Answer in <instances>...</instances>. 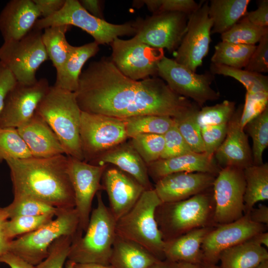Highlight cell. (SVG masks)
Segmentation results:
<instances>
[{
    "instance_id": "1",
    "label": "cell",
    "mask_w": 268,
    "mask_h": 268,
    "mask_svg": "<svg viewBox=\"0 0 268 268\" xmlns=\"http://www.w3.org/2000/svg\"><path fill=\"white\" fill-rule=\"evenodd\" d=\"M74 93L81 111L123 119L144 115L176 118L198 106L157 76L131 79L106 57L81 72Z\"/></svg>"
},
{
    "instance_id": "2",
    "label": "cell",
    "mask_w": 268,
    "mask_h": 268,
    "mask_svg": "<svg viewBox=\"0 0 268 268\" xmlns=\"http://www.w3.org/2000/svg\"><path fill=\"white\" fill-rule=\"evenodd\" d=\"M13 197H27L60 209L75 208L74 196L68 175V156L8 158Z\"/></svg>"
},
{
    "instance_id": "3",
    "label": "cell",
    "mask_w": 268,
    "mask_h": 268,
    "mask_svg": "<svg viewBox=\"0 0 268 268\" xmlns=\"http://www.w3.org/2000/svg\"><path fill=\"white\" fill-rule=\"evenodd\" d=\"M36 112L56 134L65 154L84 160L80 138L81 111L75 93L50 86Z\"/></svg>"
},
{
    "instance_id": "4",
    "label": "cell",
    "mask_w": 268,
    "mask_h": 268,
    "mask_svg": "<svg viewBox=\"0 0 268 268\" xmlns=\"http://www.w3.org/2000/svg\"><path fill=\"white\" fill-rule=\"evenodd\" d=\"M214 206L212 187L184 200L162 202L157 207L155 216L163 241L195 229L216 226Z\"/></svg>"
},
{
    "instance_id": "5",
    "label": "cell",
    "mask_w": 268,
    "mask_h": 268,
    "mask_svg": "<svg viewBox=\"0 0 268 268\" xmlns=\"http://www.w3.org/2000/svg\"><path fill=\"white\" fill-rule=\"evenodd\" d=\"M97 206L92 210L84 234L73 238L67 260L77 264L109 265L116 236V220L107 206L100 192Z\"/></svg>"
},
{
    "instance_id": "6",
    "label": "cell",
    "mask_w": 268,
    "mask_h": 268,
    "mask_svg": "<svg viewBox=\"0 0 268 268\" xmlns=\"http://www.w3.org/2000/svg\"><path fill=\"white\" fill-rule=\"evenodd\" d=\"M162 203L154 188L145 190L134 206L116 221V235L134 242L159 260H165L164 241L155 212Z\"/></svg>"
},
{
    "instance_id": "7",
    "label": "cell",
    "mask_w": 268,
    "mask_h": 268,
    "mask_svg": "<svg viewBox=\"0 0 268 268\" xmlns=\"http://www.w3.org/2000/svg\"><path fill=\"white\" fill-rule=\"evenodd\" d=\"M58 25L77 27L90 34L99 45L111 44L119 36H134L136 32L135 21L122 24L109 23L90 14L77 0H66L60 10L50 17L39 19L34 28L42 31Z\"/></svg>"
},
{
    "instance_id": "8",
    "label": "cell",
    "mask_w": 268,
    "mask_h": 268,
    "mask_svg": "<svg viewBox=\"0 0 268 268\" xmlns=\"http://www.w3.org/2000/svg\"><path fill=\"white\" fill-rule=\"evenodd\" d=\"M48 223L39 229L12 240L8 251L36 266L48 256L51 244L64 236H75L79 224L75 209H61Z\"/></svg>"
},
{
    "instance_id": "9",
    "label": "cell",
    "mask_w": 268,
    "mask_h": 268,
    "mask_svg": "<svg viewBox=\"0 0 268 268\" xmlns=\"http://www.w3.org/2000/svg\"><path fill=\"white\" fill-rule=\"evenodd\" d=\"M42 34L41 30L34 28L21 39L3 42L0 47V61L17 82L28 85L35 83L37 70L49 59Z\"/></svg>"
},
{
    "instance_id": "10",
    "label": "cell",
    "mask_w": 268,
    "mask_h": 268,
    "mask_svg": "<svg viewBox=\"0 0 268 268\" xmlns=\"http://www.w3.org/2000/svg\"><path fill=\"white\" fill-rule=\"evenodd\" d=\"M127 138L124 119L81 111L80 138L85 162L92 163Z\"/></svg>"
},
{
    "instance_id": "11",
    "label": "cell",
    "mask_w": 268,
    "mask_h": 268,
    "mask_svg": "<svg viewBox=\"0 0 268 268\" xmlns=\"http://www.w3.org/2000/svg\"><path fill=\"white\" fill-rule=\"evenodd\" d=\"M110 45L111 60L126 76L140 80L157 75L158 64L165 56L163 49L151 47L134 36L128 40L117 38Z\"/></svg>"
},
{
    "instance_id": "12",
    "label": "cell",
    "mask_w": 268,
    "mask_h": 268,
    "mask_svg": "<svg viewBox=\"0 0 268 268\" xmlns=\"http://www.w3.org/2000/svg\"><path fill=\"white\" fill-rule=\"evenodd\" d=\"M157 75L176 93L192 99L199 107L220 97L211 87L214 75L210 72L198 74L165 56L158 64Z\"/></svg>"
},
{
    "instance_id": "13",
    "label": "cell",
    "mask_w": 268,
    "mask_h": 268,
    "mask_svg": "<svg viewBox=\"0 0 268 268\" xmlns=\"http://www.w3.org/2000/svg\"><path fill=\"white\" fill-rule=\"evenodd\" d=\"M245 186L243 169H220L212 185L216 226L235 221L244 215Z\"/></svg>"
},
{
    "instance_id": "14",
    "label": "cell",
    "mask_w": 268,
    "mask_h": 268,
    "mask_svg": "<svg viewBox=\"0 0 268 268\" xmlns=\"http://www.w3.org/2000/svg\"><path fill=\"white\" fill-rule=\"evenodd\" d=\"M212 27L208 2H201L199 7L188 16L187 31L175 51V61L196 72L208 54Z\"/></svg>"
},
{
    "instance_id": "15",
    "label": "cell",
    "mask_w": 268,
    "mask_h": 268,
    "mask_svg": "<svg viewBox=\"0 0 268 268\" xmlns=\"http://www.w3.org/2000/svg\"><path fill=\"white\" fill-rule=\"evenodd\" d=\"M188 16L183 13L165 12L137 19L134 36L140 42L156 49L175 52L187 31Z\"/></svg>"
},
{
    "instance_id": "16",
    "label": "cell",
    "mask_w": 268,
    "mask_h": 268,
    "mask_svg": "<svg viewBox=\"0 0 268 268\" xmlns=\"http://www.w3.org/2000/svg\"><path fill=\"white\" fill-rule=\"evenodd\" d=\"M105 169L106 165L92 164L68 156L67 172L79 219L77 235H82L86 230L93 198L99 191L103 189L100 182Z\"/></svg>"
},
{
    "instance_id": "17",
    "label": "cell",
    "mask_w": 268,
    "mask_h": 268,
    "mask_svg": "<svg viewBox=\"0 0 268 268\" xmlns=\"http://www.w3.org/2000/svg\"><path fill=\"white\" fill-rule=\"evenodd\" d=\"M50 86L41 78L32 84L17 82L8 92L0 115V127L17 128L35 113Z\"/></svg>"
},
{
    "instance_id": "18",
    "label": "cell",
    "mask_w": 268,
    "mask_h": 268,
    "mask_svg": "<svg viewBox=\"0 0 268 268\" xmlns=\"http://www.w3.org/2000/svg\"><path fill=\"white\" fill-rule=\"evenodd\" d=\"M268 226L252 222L247 214L228 223L214 227L206 235L201 245L203 262L216 264L222 251L250 239L266 231Z\"/></svg>"
},
{
    "instance_id": "19",
    "label": "cell",
    "mask_w": 268,
    "mask_h": 268,
    "mask_svg": "<svg viewBox=\"0 0 268 268\" xmlns=\"http://www.w3.org/2000/svg\"><path fill=\"white\" fill-rule=\"evenodd\" d=\"M102 177V186L108 196V207L117 221L134 206L146 190L134 179L119 169H105Z\"/></svg>"
},
{
    "instance_id": "20",
    "label": "cell",
    "mask_w": 268,
    "mask_h": 268,
    "mask_svg": "<svg viewBox=\"0 0 268 268\" xmlns=\"http://www.w3.org/2000/svg\"><path fill=\"white\" fill-rule=\"evenodd\" d=\"M215 176L201 172H178L167 175L153 187L162 202L187 199L212 187Z\"/></svg>"
},
{
    "instance_id": "21",
    "label": "cell",
    "mask_w": 268,
    "mask_h": 268,
    "mask_svg": "<svg viewBox=\"0 0 268 268\" xmlns=\"http://www.w3.org/2000/svg\"><path fill=\"white\" fill-rule=\"evenodd\" d=\"M241 111H235L228 123L225 137L213 155L221 168L233 167L243 170L253 164L248 137L240 123Z\"/></svg>"
},
{
    "instance_id": "22",
    "label": "cell",
    "mask_w": 268,
    "mask_h": 268,
    "mask_svg": "<svg viewBox=\"0 0 268 268\" xmlns=\"http://www.w3.org/2000/svg\"><path fill=\"white\" fill-rule=\"evenodd\" d=\"M40 13L33 0H11L0 12V32L4 42L21 39L34 28Z\"/></svg>"
},
{
    "instance_id": "23",
    "label": "cell",
    "mask_w": 268,
    "mask_h": 268,
    "mask_svg": "<svg viewBox=\"0 0 268 268\" xmlns=\"http://www.w3.org/2000/svg\"><path fill=\"white\" fill-rule=\"evenodd\" d=\"M17 129L33 157L49 158L65 154L56 134L36 112Z\"/></svg>"
},
{
    "instance_id": "24",
    "label": "cell",
    "mask_w": 268,
    "mask_h": 268,
    "mask_svg": "<svg viewBox=\"0 0 268 268\" xmlns=\"http://www.w3.org/2000/svg\"><path fill=\"white\" fill-rule=\"evenodd\" d=\"M147 167L149 177L155 182L167 175L178 172H201L216 176L221 169L213 156L194 152L173 158L160 159Z\"/></svg>"
},
{
    "instance_id": "25",
    "label": "cell",
    "mask_w": 268,
    "mask_h": 268,
    "mask_svg": "<svg viewBox=\"0 0 268 268\" xmlns=\"http://www.w3.org/2000/svg\"><path fill=\"white\" fill-rule=\"evenodd\" d=\"M106 165L112 164L119 170L129 175L144 189H153L150 181L145 163L130 144H123L104 152L90 164Z\"/></svg>"
},
{
    "instance_id": "26",
    "label": "cell",
    "mask_w": 268,
    "mask_h": 268,
    "mask_svg": "<svg viewBox=\"0 0 268 268\" xmlns=\"http://www.w3.org/2000/svg\"><path fill=\"white\" fill-rule=\"evenodd\" d=\"M213 227L195 229L164 242L165 259L177 263L185 262L201 265L203 262L201 245L206 235Z\"/></svg>"
},
{
    "instance_id": "27",
    "label": "cell",
    "mask_w": 268,
    "mask_h": 268,
    "mask_svg": "<svg viewBox=\"0 0 268 268\" xmlns=\"http://www.w3.org/2000/svg\"><path fill=\"white\" fill-rule=\"evenodd\" d=\"M94 41L80 46H72L69 55L62 68L56 72L54 86L71 92L77 89L79 76L85 63L99 50Z\"/></svg>"
},
{
    "instance_id": "28",
    "label": "cell",
    "mask_w": 268,
    "mask_h": 268,
    "mask_svg": "<svg viewBox=\"0 0 268 268\" xmlns=\"http://www.w3.org/2000/svg\"><path fill=\"white\" fill-rule=\"evenodd\" d=\"M158 261L140 245L116 235L109 265L111 268H148Z\"/></svg>"
},
{
    "instance_id": "29",
    "label": "cell",
    "mask_w": 268,
    "mask_h": 268,
    "mask_svg": "<svg viewBox=\"0 0 268 268\" xmlns=\"http://www.w3.org/2000/svg\"><path fill=\"white\" fill-rule=\"evenodd\" d=\"M268 260V251L250 239L227 248L219 256L220 268H256Z\"/></svg>"
},
{
    "instance_id": "30",
    "label": "cell",
    "mask_w": 268,
    "mask_h": 268,
    "mask_svg": "<svg viewBox=\"0 0 268 268\" xmlns=\"http://www.w3.org/2000/svg\"><path fill=\"white\" fill-rule=\"evenodd\" d=\"M250 0H211L208 15L212 20L211 34L225 32L247 13Z\"/></svg>"
},
{
    "instance_id": "31",
    "label": "cell",
    "mask_w": 268,
    "mask_h": 268,
    "mask_svg": "<svg viewBox=\"0 0 268 268\" xmlns=\"http://www.w3.org/2000/svg\"><path fill=\"white\" fill-rule=\"evenodd\" d=\"M246 183L244 196V214L256 203L268 200V164H253L243 169Z\"/></svg>"
},
{
    "instance_id": "32",
    "label": "cell",
    "mask_w": 268,
    "mask_h": 268,
    "mask_svg": "<svg viewBox=\"0 0 268 268\" xmlns=\"http://www.w3.org/2000/svg\"><path fill=\"white\" fill-rule=\"evenodd\" d=\"M67 25L53 26L44 29L42 40L48 58L58 71L67 60L72 45L67 40L66 34L69 29Z\"/></svg>"
},
{
    "instance_id": "33",
    "label": "cell",
    "mask_w": 268,
    "mask_h": 268,
    "mask_svg": "<svg viewBox=\"0 0 268 268\" xmlns=\"http://www.w3.org/2000/svg\"><path fill=\"white\" fill-rule=\"evenodd\" d=\"M128 137L142 134H164L175 125L169 116L153 115H139L124 119Z\"/></svg>"
},
{
    "instance_id": "34",
    "label": "cell",
    "mask_w": 268,
    "mask_h": 268,
    "mask_svg": "<svg viewBox=\"0 0 268 268\" xmlns=\"http://www.w3.org/2000/svg\"><path fill=\"white\" fill-rule=\"evenodd\" d=\"M256 48L255 45L238 44L221 41L214 46L211 63L227 67L243 68Z\"/></svg>"
},
{
    "instance_id": "35",
    "label": "cell",
    "mask_w": 268,
    "mask_h": 268,
    "mask_svg": "<svg viewBox=\"0 0 268 268\" xmlns=\"http://www.w3.org/2000/svg\"><path fill=\"white\" fill-rule=\"evenodd\" d=\"M210 72L236 79L245 87L247 93H268V77L263 74L212 63Z\"/></svg>"
},
{
    "instance_id": "36",
    "label": "cell",
    "mask_w": 268,
    "mask_h": 268,
    "mask_svg": "<svg viewBox=\"0 0 268 268\" xmlns=\"http://www.w3.org/2000/svg\"><path fill=\"white\" fill-rule=\"evenodd\" d=\"M253 142V164L263 163V154L268 146V107L245 127Z\"/></svg>"
},
{
    "instance_id": "37",
    "label": "cell",
    "mask_w": 268,
    "mask_h": 268,
    "mask_svg": "<svg viewBox=\"0 0 268 268\" xmlns=\"http://www.w3.org/2000/svg\"><path fill=\"white\" fill-rule=\"evenodd\" d=\"M268 33V27H259L250 22L244 16L228 31L221 34L222 41L255 45Z\"/></svg>"
},
{
    "instance_id": "38",
    "label": "cell",
    "mask_w": 268,
    "mask_h": 268,
    "mask_svg": "<svg viewBox=\"0 0 268 268\" xmlns=\"http://www.w3.org/2000/svg\"><path fill=\"white\" fill-rule=\"evenodd\" d=\"M33 157L17 129L0 127V163L8 158L25 159Z\"/></svg>"
},
{
    "instance_id": "39",
    "label": "cell",
    "mask_w": 268,
    "mask_h": 268,
    "mask_svg": "<svg viewBox=\"0 0 268 268\" xmlns=\"http://www.w3.org/2000/svg\"><path fill=\"white\" fill-rule=\"evenodd\" d=\"M8 218L21 216H39L53 214L61 210L41 200L27 197H13L12 201L4 207Z\"/></svg>"
},
{
    "instance_id": "40",
    "label": "cell",
    "mask_w": 268,
    "mask_h": 268,
    "mask_svg": "<svg viewBox=\"0 0 268 268\" xmlns=\"http://www.w3.org/2000/svg\"><path fill=\"white\" fill-rule=\"evenodd\" d=\"M199 107L174 118L176 126L191 150L196 153H204L201 128L197 121Z\"/></svg>"
},
{
    "instance_id": "41",
    "label": "cell",
    "mask_w": 268,
    "mask_h": 268,
    "mask_svg": "<svg viewBox=\"0 0 268 268\" xmlns=\"http://www.w3.org/2000/svg\"><path fill=\"white\" fill-rule=\"evenodd\" d=\"M131 138L130 144L146 165L160 159L164 148L163 135L142 134Z\"/></svg>"
},
{
    "instance_id": "42",
    "label": "cell",
    "mask_w": 268,
    "mask_h": 268,
    "mask_svg": "<svg viewBox=\"0 0 268 268\" xmlns=\"http://www.w3.org/2000/svg\"><path fill=\"white\" fill-rule=\"evenodd\" d=\"M235 112V103L227 100L213 106H203L197 112L201 128L228 123Z\"/></svg>"
},
{
    "instance_id": "43",
    "label": "cell",
    "mask_w": 268,
    "mask_h": 268,
    "mask_svg": "<svg viewBox=\"0 0 268 268\" xmlns=\"http://www.w3.org/2000/svg\"><path fill=\"white\" fill-rule=\"evenodd\" d=\"M55 214L39 216H17L10 218L6 223V233L10 241L17 236L33 232L52 221Z\"/></svg>"
},
{
    "instance_id": "44",
    "label": "cell",
    "mask_w": 268,
    "mask_h": 268,
    "mask_svg": "<svg viewBox=\"0 0 268 268\" xmlns=\"http://www.w3.org/2000/svg\"><path fill=\"white\" fill-rule=\"evenodd\" d=\"M74 236H64L56 239L50 246L47 257L34 268H63Z\"/></svg>"
},
{
    "instance_id": "45",
    "label": "cell",
    "mask_w": 268,
    "mask_h": 268,
    "mask_svg": "<svg viewBox=\"0 0 268 268\" xmlns=\"http://www.w3.org/2000/svg\"><path fill=\"white\" fill-rule=\"evenodd\" d=\"M153 14L165 12H181L191 14L199 6L193 0H146L140 1Z\"/></svg>"
},
{
    "instance_id": "46",
    "label": "cell",
    "mask_w": 268,
    "mask_h": 268,
    "mask_svg": "<svg viewBox=\"0 0 268 268\" xmlns=\"http://www.w3.org/2000/svg\"><path fill=\"white\" fill-rule=\"evenodd\" d=\"M268 107V93H246L245 103L240 119L241 127L245 126Z\"/></svg>"
},
{
    "instance_id": "47",
    "label": "cell",
    "mask_w": 268,
    "mask_h": 268,
    "mask_svg": "<svg viewBox=\"0 0 268 268\" xmlns=\"http://www.w3.org/2000/svg\"><path fill=\"white\" fill-rule=\"evenodd\" d=\"M163 135L164 148L160 159L173 158L193 152L180 134L176 124Z\"/></svg>"
},
{
    "instance_id": "48",
    "label": "cell",
    "mask_w": 268,
    "mask_h": 268,
    "mask_svg": "<svg viewBox=\"0 0 268 268\" xmlns=\"http://www.w3.org/2000/svg\"><path fill=\"white\" fill-rule=\"evenodd\" d=\"M228 123L208 126L201 129V139L205 153L213 156L215 152L225 137Z\"/></svg>"
},
{
    "instance_id": "49",
    "label": "cell",
    "mask_w": 268,
    "mask_h": 268,
    "mask_svg": "<svg viewBox=\"0 0 268 268\" xmlns=\"http://www.w3.org/2000/svg\"><path fill=\"white\" fill-rule=\"evenodd\" d=\"M244 69L261 74L268 72V33L259 42Z\"/></svg>"
},
{
    "instance_id": "50",
    "label": "cell",
    "mask_w": 268,
    "mask_h": 268,
    "mask_svg": "<svg viewBox=\"0 0 268 268\" xmlns=\"http://www.w3.org/2000/svg\"><path fill=\"white\" fill-rule=\"evenodd\" d=\"M16 83L17 81L12 73L0 61V115L8 92Z\"/></svg>"
},
{
    "instance_id": "51",
    "label": "cell",
    "mask_w": 268,
    "mask_h": 268,
    "mask_svg": "<svg viewBox=\"0 0 268 268\" xmlns=\"http://www.w3.org/2000/svg\"><path fill=\"white\" fill-rule=\"evenodd\" d=\"M245 17L252 24L259 27H268V0H261L257 9L247 12Z\"/></svg>"
},
{
    "instance_id": "52",
    "label": "cell",
    "mask_w": 268,
    "mask_h": 268,
    "mask_svg": "<svg viewBox=\"0 0 268 268\" xmlns=\"http://www.w3.org/2000/svg\"><path fill=\"white\" fill-rule=\"evenodd\" d=\"M37 6L40 16L47 18L60 10L66 0H33Z\"/></svg>"
},
{
    "instance_id": "53",
    "label": "cell",
    "mask_w": 268,
    "mask_h": 268,
    "mask_svg": "<svg viewBox=\"0 0 268 268\" xmlns=\"http://www.w3.org/2000/svg\"><path fill=\"white\" fill-rule=\"evenodd\" d=\"M8 215L4 207L0 206V255L8 251V246L11 242L6 233V223Z\"/></svg>"
},
{
    "instance_id": "54",
    "label": "cell",
    "mask_w": 268,
    "mask_h": 268,
    "mask_svg": "<svg viewBox=\"0 0 268 268\" xmlns=\"http://www.w3.org/2000/svg\"><path fill=\"white\" fill-rule=\"evenodd\" d=\"M0 263L6 264L10 268H34L35 267L8 251L0 255Z\"/></svg>"
},
{
    "instance_id": "55",
    "label": "cell",
    "mask_w": 268,
    "mask_h": 268,
    "mask_svg": "<svg viewBox=\"0 0 268 268\" xmlns=\"http://www.w3.org/2000/svg\"><path fill=\"white\" fill-rule=\"evenodd\" d=\"M246 214L252 222L268 226V207L267 205L260 204L258 207H254Z\"/></svg>"
},
{
    "instance_id": "56",
    "label": "cell",
    "mask_w": 268,
    "mask_h": 268,
    "mask_svg": "<svg viewBox=\"0 0 268 268\" xmlns=\"http://www.w3.org/2000/svg\"><path fill=\"white\" fill-rule=\"evenodd\" d=\"M79 2L81 5L90 14L98 17L103 19L101 3L98 0H80Z\"/></svg>"
},
{
    "instance_id": "57",
    "label": "cell",
    "mask_w": 268,
    "mask_h": 268,
    "mask_svg": "<svg viewBox=\"0 0 268 268\" xmlns=\"http://www.w3.org/2000/svg\"><path fill=\"white\" fill-rule=\"evenodd\" d=\"M250 240L259 245L268 247V232L266 231L255 235Z\"/></svg>"
},
{
    "instance_id": "58",
    "label": "cell",
    "mask_w": 268,
    "mask_h": 268,
    "mask_svg": "<svg viewBox=\"0 0 268 268\" xmlns=\"http://www.w3.org/2000/svg\"><path fill=\"white\" fill-rule=\"evenodd\" d=\"M148 268H178V264L177 263L165 259L158 261Z\"/></svg>"
},
{
    "instance_id": "59",
    "label": "cell",
    "mask_w": 268,
    "mask_h": 268,
    "mask_svg": "<svg viewBox=\"0 0 268 268\" xmlns=\"http://www.w3.org/2000/svg\"><path fill=\"white\" fill-rule=\"evenodd\" d=\"M73 268H111L109 265L98 264H77L75 263Z\"/></svg>"
},
{
    "instance_id": "60",
    "label": "cell",
    "mask_w": 268,
    "mask_h": 268,
    "mask_svg": "<svg viewBox=\"0 0 268 268\" xmlns=\"http://www.w3.org/2000/svg\"><path fill=\"white\" fill-rule=\"evenodd\" d=\"M178 268H201V265L193 264L185 262L178 263Z\"/></svg>"
},
{
    "instance_id": "61",
    "label": "cell",
    "mask_w": 268,
    "mask_h": 268,
    "mask_svg": "<svg viewBox=\"0 0 268 268\" xmlns=\"http://www.w3.org/2000/svg\"><path fill=\"white\" fill-rule=\"evenodd\" d=\"M201 268H220V266H218L216 264H213L205 262H202L201 264Z\"/></svg>"
},
{
    "instance_id": "62",
    "label": "cell",
    "mask_w": 268,
    "mask_h": 268,
    "mask_svg": "<svg viewBox=\"0 0 268 268\" xmlns=\"http://www.w3.org/2000/svg\"><path fill=\"white\" fill-rule=\"evenodd\" d=\"M74 264V262L67 260L65 264V268H73Z\"/></svg>"
},
{
    "instance_id": "63",
    "label": "cell",
    "mask_w": 268,
    "mask_h": 268,
    "mask_svg": "<svg viewBox=\"0 0 268 268\" xmlns=\"http://www.w3.org/2000/svg\"><path fill=\"white\" fill-rule=\"evenodd\" d=\"M256 268H268V260L262 262Z\"/></svg>"
}]
</instances>
